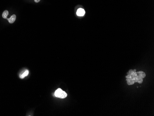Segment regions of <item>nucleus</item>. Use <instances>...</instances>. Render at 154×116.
<instances>
[{"instance_id": "nucleus-6", "label": "nucleus", "mask_w": 154, "mask_h": 116, "mask_svg": "<svg viewBox=\"0 0 154 116\" xmlns=\"http://www.w3.org/2000/svg\"><path fill=\"white\" fill-rule=\"evenodd\" d=\"M8 10H5L3 12L2 16L3 18L7 19V16H8Z\"/></svg>"}, {"instance_id": "nucleus-4", "label": "nucleus", "mask_w": 154, "mask_h": 116, "mask_svg": "<svg viewBox=\"0 0 154 116\" xmlns=\"http://www.w3.org/2000/svg\"><path fill=\"white\" fill-rule=\"evenodd\" d=\"M16 18V16L15 14H13V15H12L10 18H7V20L10 23L12 24L14 23V21H15Z\"/></svg>"}, {"instance_id": "nucleus-2", "label": "nucleus", "mask_w": 154, "mask_h": 116, "mask_svg": "<svg viewBox=\"0 0 154 116\" xmlns=\"http://www.w3.org/2000/svg\"><path fill=\"white\" fill-rule=\"evenodd\" d=\"M55 97L60 99H64L66 98L68 96L67 93L65 92L62 91L60 88H58L55 92Z\"/></svg>"}, {"instance_id": "nucleus-7", "label": "nucleus", "mask_w": 154, "mask_h": 116, "mask_svg": "<svg viewBox=\"0 0 154 116\" xmlns=\"http://www.w3.org/2000/svg\"><path fill=\"white\" fill-rule=\"evenodd\" d=\"M40 1H41V0H34L35 2V3H39V2H40Z\"/></svg>"}, {"instance_id": "nucleus-5", "label": "nucleus", "mask_w": 154, "mask_h": 116, "mask_svg": "<svg viewBox=\"0 0 154 116\" xmlns=\"http://www.w3.org/2000/svg\"><path fill=\"white\" fill-rule=\"evenodd\" d=\"M28 74H29V71H28V70H26V71L23 74H22L21 75H20V78L21 79H23L24 77L27 76L28 75Z\"/></svg>"}, {"instance_id": "nucleus-1", "label": "nucleus", "mask_w": 154, "mask_h": 116, "mask_svg": "<svg viewBox=\"0 0 154 116\" xmlns=\"http://www.w3.org/2000/svg\"><path fill=\"white\" fill-rule=\"evenodd\" d=\"M131 74H128L126 78V81L128 85H132L134 84V82H138L139 83H142L143 82V77L140 75L139 76H138L137 75V73L136 72V70H130Z\"/></svg>"}, {"instance_id": "nucleus-3", "label": "nucleus", "mask_w": 154, "mask_h": 116, "mask_svg": "<svg viewBox=\"0 0 154 116\" xmlns=\"http://www.w3.org/2000/svg\"><path fill=\"white\" fill-rule=\"evenodd\" d=\"M85 12L83 8H80L77 11V15L78 16H83L85 14Z\"/></svg>"}]
</instances>
